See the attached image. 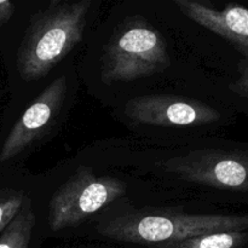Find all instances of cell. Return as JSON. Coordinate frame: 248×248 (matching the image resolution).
I'll return each mask as SVG.
<instances>
[{
    "label": "cell",
    "instance_id": "obj_1",
    "mask_svg": "<svg viewBox=\"0 0 248 248\" xmlns=\"http://www.w3.org/2000/svg\"><path fill=\"white\" fill-rule=\"evenodd\" d=\"M91 5V0H52L31 16L17 52L24 81L47 75L82 40Z\"/></svg>",
    "mask_w": 248,
    "mask_h": 248
},
{
    "label": "cell",
    "instance_id": "obj_2",
    "mask_svg": "<svg viewBox=\"0 0 248 248\" xmlns=\"http://www.w3.org/2000/svg\"><path fill=\"white\" fill-rule=\"evenodd\" d=\"M248 229V212L207 215H127L107 222L99 232L108 239L160 245L218 232Z\"/></svg>",
    "mask_w": 248,
    "mask_h": 248
},
{
    "label": "cell",
    "instance_id": "obj_3",
    "mask_svg": "<svg viewBox=\"0 0 248 248\" xmlns=\"http://www.w3.org/2000/svg\"><path fill=\"white\" fill-rule=\"evenodd\" d=\"M170 64L162 34L142 17H133L116 29L104 47L101 79L104 84L133 81L164 72Z\"/></svg>",
    "mask_w": 248,
    "mask_h": 248
},
{
    "label": "cell",
    "instance_id": "obj_4",
    "mask_svg": "<svg viewBox=\"0 0 248 248\" xmlns=\"http://www.w3.org/2000/svg\"><path fill=\"white\" fill-rule=\"evenodd\" d=\"M125 182L97 176L92 169L80 166L53 194L48 207V224L58 232L75 227L126 194Z\"/></svg>",
    "mask_w": 248,
    "mask_h": 248
},
{
    "label": "cell",
    "instance_id": "obj_5",
    "mask_svg": "<svg viewBox=\"0 0 248 248\" xmlns=\"http://www.w3.org/2000/svg\"><path fill=\"white\" fill-rule=\"evenodd\" d=\"M167 172L188 182L248 199V148H207L164 164Z\"/></svg>",
    "mask_w": 248,
    "mask_h": 248
},
{
    "label": "cell",
    "instance_id": "obj_6",
    "mask_svg": "<svg viewBox=\"0 0 248 248\" xmlns=\"http://www.w3.org/2000/svg\"><path fill=\"white\" fill-rule=\"evenodd\" d=\"M125 113L136 123L162 127H198L222 118L213 107L176 94L135 97L126 103Z\"/></svg>",
    "mask_w": 248,
    "mask_h": 248
},
{
    "label": "cell",
    "instance_id": "obj_7",
    "mask_svg": "<svg viewBox=\"0 0 248 248\" xmlns=\"http://www.w3.org/2000/svg\"><path fill=\"white\" fill-rule=\"evenodd\" d=\"M67 90V78L61 75L29 104L2 143L0 164L16 157L47 132L62 109Z\"/></svg>",
    "mask_w": 248,
    "mask_h": 248
},
{
    "label": "cell",
    "instance_id": "obj_8",
    "mask_svg": "<svg viewBox=\"0 0 248 248\" xmlns=\"http://www.w3.org/2000/svg\"><path fill=\"white\" fill-rule=\"evenodd\" d=\"M174 5L190 21L222 36L248 58V9L229 4L217 9L196 0H174Z\"/></svg>",
    "mask_w": 248,
    "mask_h": 248
},
{
    "label": "cell",
    "instance_id": "obj_9",
    "mask_svg": "<svg viewBox=\"0 0 248 248\" xmlns=\"http://www.w3.org/2000/svg\"><path fill=\"white\" fill-rule=\"evenodd\" d=\"M248 246V229L218 232L182 241L154 245L150 248H246Z\"/></svg>",
    "mask_w": 248,
    "mask_h": 248
},
{
    "label": "cell",
    "instance_id": "obj_10",
    "mask_svg": "<svg viewBox=\"0 0 248 248\" xmlns=\"http://www.w3.org/2000/svg\"><path fill=\"white\" fill-rule=\"evenodd\" d=\"M35 224L36 216L28 200L0 234V248H28Z\"/></svg>",
    "mask_w": 248,
    "mask_h": 248
},
{
    "label": "cell",
    "instance_id": "obj_11",
    "mask_svg": "<svg viewBox=\"0 0 248 248\" xmlns=\"http://www.w3.org/2000/svg\"><path fill=\"white\" fill-rule=\"evenodd\" d=\"M28 200V196L21 190L0 189V234Z\"/></svg>",
    "mask_w": 248,
    "mask_h": 248
},
{
    "label": "cell",
    "instance_id": "obj_12",
    "mask_svg": "<svg viewBox=\"0 0 248 248\" xmlns=\"http://www.w3.org/2000/svg\"><path fill=\"white\" fill-rule=\"evenodd\" d=\"M239 78L229 86L230 91L248 99V58H245L239 64Z\"/></svg>",
    "mask_w": 248,
    "mask_h": 248
},
{
    "label": "cell",
    "instance_id": "obj_13",
    "mask_svg": "<svg viewBox=\"0 0 248 248\" xmlns=\"http://www.w3.org/2000/svg\"><path fill=\"white\" fill-rule=\"evenodd\" d=\"M15 5L7 0H0V27L6 24L11 19L15 12Z\"/></svg>",
    "mask_w": 248,
    "mask_h": 248
}]
</instances>
